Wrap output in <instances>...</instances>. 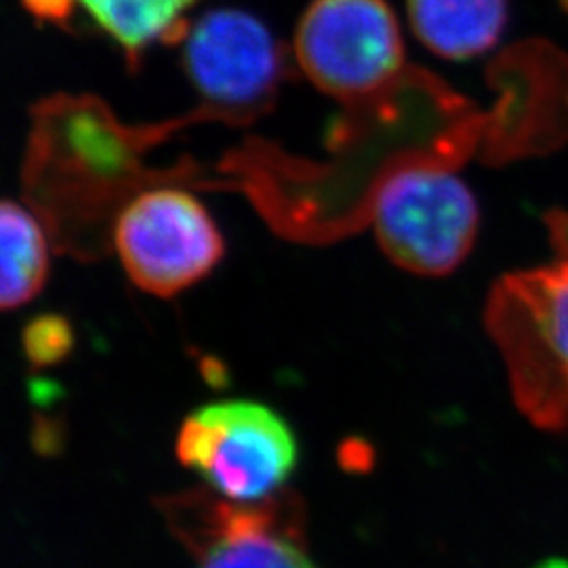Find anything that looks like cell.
<instances>
[{"label": "cell", "instance_id": "7a4b0ae2", "mask_svg": "<svg viewBox=\"0 0 568 568\" xmlns=\"http://www.w3.org/2000/svg\"><path fill=\"white\" fill-rule=\"evenodd\" d=\"M185 469L227 501H264L291 478L300 447L291 426L272 406L227 398L194 408L175 436Z\"/></svg>", "mask_w": 568, "mask_h": 568}, {"label": "cell", "instance_id": "277c9868", "mask_svg": "<svg viewBox=\"0 0 568 568\" xmlns=\"http://www.w3.org/2000/svg\"><path fill=\"white\" fill-rule=\"evenodd\" d=\"M114 244L131 283L156 297H175L203 283L225 251L206 206L178 187H154L126 204Z\"/></svg>", "mask_w": 568, "mask_h": 568}, {"label": "cell", "instance_id": "9c48e42d", "mask_svg": "<svg viewBox=\"0 0 568 568\" xmlns=\"http://www.w3.org/2000/svg\"><path fill=\"white\" fill-rule=\"evenodd\" d=\"M199 568H316L293 539L253 518L232 520L204 546Z\"/></svg>", "mask_w": 568, "mask_h": 568}, {"label": "cell", "instance_id": "7c38bea8", "mask_svg": "<svg viewBox=\"0 0 568 568\" xmlns=\"http://www.w3.org/2000/svg\"><path fill=\"white\" fill-rule=\"evenodd\" d=\"M34 13H41L47 18H60L65 13L68 0H26Z\"/></svg>", "mask_w": 568, "mask_h": 568}, {"label": "cell", "instance_id": "4fadbf2b", "mask_svg": "<svg viewBox=\"0 0 568 568\" xmlns=\"http://www.w3.org/2000/svg\"><path fill=\"white\" fill-rule=\"evenodd\" d=\"M530 568H568L567 558H546Z\"/></svg>", "mask_w": 568, "mask_h": 568}, {"label": "cell", "instance_id": "8fae6325", "mask_svg": "<svg viewBox=\"0 0 568 568\" xmlns=\"http://www.w3.org/2000/svg\"><path fill=\"white\" fill-rule=\"evenodd\" d=\"M72 347V331L65 318L55 314L37 316L23 328L26 356L39 366L55 365L68 356Z\"/></svg>", "mask_w": 568, "mask_h": 568}, {"label": "cell", "instance_id": "8992f818", "mask_svg": "<svg viewBox=\"0 0 568 568\" xmlns=\"http://www.w3.org/2000/svg\"><path fill=\"white\" fill-rule=\"evenodd\" d=\"M185 74L204 102L251 114L272 100L283 51L264 21L241 9H213L185 28Z\"/></svg>", "mask_w": 568, "mask_h": 568}, {"label": "cell", "instance_id": "5b68a950", "mask_svg": "<svg viewBox=\"0 0 568 568\" xmlns=\"http://www.w3.org/2000/svg\"><path fill=\"white\" fill-rule=\"evenodd\" d=\"M295 58L321 91L356 100L400 72L405 44L386 0H312L295 30Z\"/></svg>", "mask_w": 568, "mask_h": 568}, {"label": "cell", "instance_id": "6da1fadb", "mask_svg": "<svg viewBox=\"0 0 568 568\" xmlns=\"http://www.w3.org/2000/svg\"><path fill=\"white\" fill-rule=\"evenodd\" d=\"M551 255L504 274L488 293V335L528 424L568 432V211L546 217Z\"/></svg>", "mask_w": 568, "mask_h": 568}, {"label": "cell", "instance_id": "ba28073f", "mask_svg": "<svg viewBox=\"0 0 568 568\" xmlns=\"http://www.w3.org/2000/svg\"><path fill=\"white\" fill-rule=\"evenodd\" d=\"M0 251V305L18 310L41 293L49 276V244L41 222L20 203H2Z\"/></svg>", "mask_w": 568, "mask_h": 568}, {"label": "cell", "instance_id": "3957f363", "mask_svg": "<svg viewBox=\"0 0 568 568\" xmlns=\"http://www.w3.org/2000/svg\"><path fill=\"white\" fill-rule=\"evenodd\" d=\"M480 209L467 183L438 163L394 171L377 190L373 230L392 264L417 276H447L471 253Z\"/></svg>", "mask_w": 568, "mask_h": 568}, {"label": "cell", "instance_id": "52a82bcc", "mask_svg": "<svg viewBox=\"0 0 568 568\" xmlns=\"http://www.w3.org/2000/svg\"><path fill=\"white\" fill-rule=\"evenodd\" d=\"M408 21L432 53L469 60L499 41L508 23V0H408Z\"/></svg>", "mask_w": 568, "mask_h": 568}, {"label": "cell", "instance_id": "30bf717a", "mask_svg": "<svg viewBox=\"0 0 568 568\" xmlns=\"http://www.w3.org/2000/svg\"><path fill=\"white\" fill-rule=\"evenodd\" d=\"M105 34L126 51H142L180 30L183 16L196 0H79Z\"/></svg>", "mask_w": 568, "mask_h": 568}]
</instances>
